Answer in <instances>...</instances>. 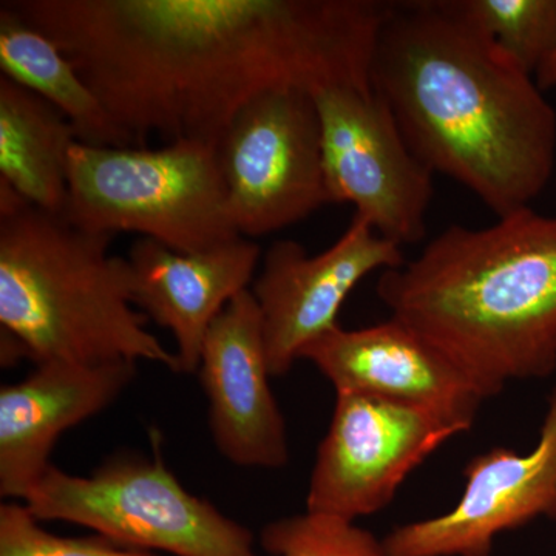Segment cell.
<instances>
[{
	"label": "cell",
	"instance_id": "11",
	"mask_svg": "<svg viewBox=\"0 0 556 556\" xmlns=\"http://www.w3.org/2000/svg\"><path fill=\"white\" fill-rule=\"evenodd\" d=\"M464 477L453 510L394 529L382 541L388 556H490L500 533L538 518L556 521V388L533 450H489Z\"/></svg>",
	"mask_w": 556,
	"mask_h": 556
},
{
	"label": "cell",
	"instance_id": "10",
	"mask_svg": "<svg viewBox=\"0 0 556 556\" xmlns=\"http://www.w3.org/2000/svg\"><path fill=\"white\" fill-rule=\"evenodd\" d=\"M404 263L402 247L357 215L320 254L309 255L295 240L270 244L251 288L262 313L270 376L287 375L306 346L339 327L343 303L365 277Z\"/></svg>",
	"mask_w": 556,
	"mask_h": 556
},
{
	"label": "cell",
	"instance_id": "13",
	"mask_svg": "<svg viewBox=\"0 0 556 556\" xmlns=\"http://www.w3.org/2000/svg\"><path fill=\"white\" fill-rule=\"evenodd\" d=\"M199 372L219 453L239 467L287 466V427L269 387L262 313L251 289L212 321Z\"/></svg>",
	"mask_w": 556,
	"mask_h": 556
},
{
	"label": "cell",
	"instance_id": "8",
	"mask_svg": "<svg viewBox=\"0 0 556 556\" xmlns=\"http://www.w3.org/2000/svg\"><path fill=\"white\" fill-rule=\"evenodd\" d=\"M331 204H353L383 239L399 247L427 233L433 172L417 159L387 102L371 87L314 93Z\"/></svg>",
	"mask_w": 556,
	"mask_h": 556
},
{
	"label": "cell",
	"instance_id": "19",
	"mask_svg": "<svg viewBox=\"0 0 556 556\" xmlns=\"http://www.w3.org/2000/svg\"><path fill=\"white\" fill-rule=\"evenodd\" d=\"M260 544L273 556H388L383 543L353 521L313 511L263 527Z\"/></svg>",
	"mask_w": 556,
	"mask_h": 556
},
{
	"label": "cell",
	"instance_id": "4",
	"mask_svg": "<svg viewBox=\"0 0 556 556\" xmlns=\"http://www.w3.org/2000/svg\"><path fill=\"white\" fill-rule=\"evenodd\" d=\"M112 239L40 211L0 181L2 332L35 365L148 361L177 372L175 353L134 309L126 258L110 255Z\"/></svg>",
	"mask_w": 556,
	"mask_h": 556
},
{
	"label": "cell",
	"instance_id": "6",
	"mask_svg": "<svg viewBox=\"0 0 556 556\" xmlns=\"http://www.w3.org/2000/svg\"><path fill=\"white\" fill-rule=\"evenodd\" d=\"M155 456L119 455L75 477L54 466L24 503L38 521L89 527L121 546L174 556H260L251 530L192 495Z\"/></svg>",
	"mask_w": 556,
	"mask_h": 556
},
{
	"label": "cell",
	"instance_id": "12",
	"mask_svg": "<svg viewBox=\"0 0 556 556\" xmlns=\"http://www.w3.org/2000/svg\"><path fill=\"white\" fill-rule=\"evenodd\" d=\"M338 393L367 394L426 409L470 430L495 396L455 358L396 318L375 327H338L305 348Z\"/></svg>",
	"mask_w": 556,
	"mask_h": 556
},
{
	"label": "cell",
	"instance_id": "5",
	"mask_svg": "<svg viewBox=\"0 0 556 556\" xmlns=\"http://www.w3.org/2000/svg\"><path fill=\"white\" fill-rule=\"evenodd\" d=\"M64 217L87 232L141 233L177 252L239 239L217 146L179 139L161 149L70 150Z\"/></svg>",
	"mask_w": 556,
	"mask_h": 556
},
{
	"label": "cell",
	"instance_id": "16",
	"mask_svg": "<svg viewBox=\"0 0 556 556\" xmlns=\"http://www.w3.org/2000/svg\"><path fill=\"white\" fill-rule=\"evenodd\" d=\"M78 142L72 124L46 100L0 78V181L28 203L64 215L70 150Z\"/></svg>",
	"mask_w": 556,
	"mask_h": 556
},
{
	"label": "cell",
	"instance_id": "3",
	"mask_svg": "<svg viewBox=\"0 0 556 556\" xmlns=\"http://www.w3.org/2000/svg\"><path fill=\"white\" fill-rule=\"evenodd\" d=\"M378 295L500 394L556 371V217L532 207L484 228L452 225L415 260L383 270Z\"/></svg>",
	"mask_w": 556,
	"mask_h": 556
},
{
	"label": "cell",
	"instance_id": "21",
	"mask_svg": "<svg viewBox=\"0 0 556 556\" xmlns=\"http://www.w3.org/2000/svg\"><path fill=\"white\" fill-rule=\"evenodd\" d=\"M535 80L543 91L556 89V49L538 68Z\"/></svg>",
	"mask_w": 556,
	"mask_h": 556
},
{
	"label": "cell",
	"instance_id": "15",
	"mask_svg": "<svg viewBox=\"0 0 556 556\" xmlns=\"http://www.w3.org/2000/svg\"><path fill=\"white\" fill-rule=\"evenodd\" d=\"M262 251L239 239L208 251L177 252L150 239L138 240L126 257L134 305L177 342V372L199 371L204 339L215 317L254 281Z\"/></svg>",
	"mask_w": 556,
	"mask_h": 556
},
{
	"label": "cell",
	"instance_id": "9",
	"mask_svg": "<svg viewBox=\"0 0 556 556\" xmlns=\"http://www.w3.org/2000/svg\"><path fill=\"white\" fill-rule=\"evenodd\" d=\"M464 431L426 409L338 393L317 450L306 511L354 522L382 510L415 468Z\"/></svg>",
	"mask_w": 556,
	"mask_h": 556
},
{
	"label": "cell",
	"instance_id": "17",
	"mask_svg": "<svg viewBox=\"0 0 556 556\" xmlns=\"http://www.w3.org/2000/svg\"><path fill=\"white\" fill-rule=\"evenodd\" d=\"M0 70L2 76L60 110L80 144L137 148L60 47L3 3H0Z\"/></svg>",
	"mask_w": 556,
	"mask_h": 556
},
{
	"label": "cell",
	"instance_id": "7",
	"mask_svg": "<svg viewBox=\"0 0 556 556\" xmlns=\"http://www.w3.org/2000/svg\"><path fill=\"white\" fill-rule=\"evenodd\" d=\"M217 152L230 218L244 239L277 232L331 204L309 91L260 94L229 124Z\"/></svg>",
	"mask_w": 556,
	"mask_h": 556
},
{
	"label": "cell",
	"instance_id": "20",
	"mask_svg": "<svg viewBox=\"0 0 556 556\" xmlns=\"http://www.w3.org/2000/svg\"><path fill=\"white\" fill-rule=\"evenodd\" d=\"M0 556H155L105 536L65 538L38 525L25 504L0 506Z\"/></svg>",
	"mask_w": 556,
	"mask_h": 556
},
{
	"label": "cell",
	"instance_id": "2",
	"mask_svg": "<svg viewBox=\"0 0 556 556\" xmlns=\"http://www.w3.org/2000/svg\"><path fill=\"white\" fill-rule=\"evenodd\" d=\"M371 84L417 159L497 218L532 207L551 182L555 109L455 0L388 2Z\"/></svg>",
	"mask_w": 556,
	"mask_h": 556
},
{
	"label": "cell",
	"instance_id": "1",
	"mask_svg": "<svg viewBox=\"0 0 556 556\" xmlns=\"http://www.w3.org/2000/svg\"><path fill=\"white\" fill-rule=\"evenodd\" d=\"M49 36L113 121L218 144L241 109L281 89L371 87L383 0H3Z\"/></svg>",
	"mask_w": 556,
	"mask_h": 556
},
{
	"label": "cell",
	"instance_id": "18",
	"mask_svg": "<svg viewBox=\"0 0 556 556\" xmlns=\"http://www.w3.org/2000/svg\"><path fill=\"white\" fill-rule=\"evenodd\" d=\"M497 49L535 78L556 49V0H455Z\"/></svg>",
	"mask_w": 556,
	"mask_h": 556
},
{
	"label": "cell",
	"instance_id": "14",
	"mask_svg": "<svg viewBox=\"0 0 556 556\" xmlns=\"http://www.w3.org/2000/svg\"><path fill=\"white\" fill-rule=\"evenodd\" d=\"M137 376V362H47L0 390V495L25 500L68 428L112 405Z\"/></svg>",
	"mask_w": 556,
	"mask_h": 556
}]
</instances>
